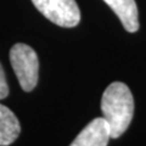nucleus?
Listing matches in <instances>:
<instances>
[{
  "mask_svg": "<svg viewBox=\"0 0 146 146\" xmlns=\"http://www.w3.org/2000/svg\"><path fill=\"white\" fill-rule=\"evenodd\" d=\"M21 133V125L15 113L0 104V146L11 145Z\"/></svg>",
  "mask_w": 146,
  "mask_h": 146,
  "instance_id": "423d86ee",
  "label": "nucleus"
},
{
  "mask_svg": "<svg viewBox=\"0 0 146 146\" xmlns=\"http://www.w3.org/2000/svg\"><path fill=\"white\" fill-rule=\"evenodd\" d=\"M101 111L111 128V138H119L128 129L134 115V99L128 85L122 82L110 84L102 94Z\"/></svg>",
  "mask_w": 146,
  "mask_h": 146,
  "instance_id": "f257e3e1",
  "label": "nucleus"
},
{
  "mask_svg": "<svg viewBox=\"0 0 146 146\" xmlns=\"http://www.w3.org/2000/svg\"><path fill=\"white\" fill-rule=\"evenodd\" d=\"M7 95H9V85L6 82L4 68L1 66V63H0V100L7 98Z\"/></svg>",
  "mask_w": 146,
  "mask_h": 146,
  "instance_id": "0eeeda50",
  "label": "nucleus"
},
{
  "mask_svg": "<svg viewBox=\"0 0 146 146\" xmlns=\"http://www.w3.org/2000/svg\"><path fill=\"white\" fill-rule=\"evenodd\" d=\"M111 139V128L105 117H98L86 125L71 146H106Z\"/></svg>",
  "mask_w": 146,
  "mask_h": 146,
  "instance_id": "20e7f679",
  "label": "nucleus"
},
{
  "mask_svg": "<svg viewBox=\"0 0 146 146\" xmlns=\"http://www.w3.org/2000/svg\"><path fill=\"white\" fill-rule=\"evenodd\" d=\"M42 15L52 23L72 28L80 22V11L76 0H32Z\"/></svg>",
  "mask_w": 146,
  "mask_h": 146,
  "instance_id": "7ed1b4c3",
  "label": "nucleus"
},
{
  "mask_svg": "<svg viewBox=\"0 0 146 146\" xmlns=\"http://www.w3.org/2000/svg\"><path fill=\"white\" fill-rule=\"evenodd\" d=\"M122 22L124 29L135 33L139 29V12L135 0H104Z\"/></svg>",
  "mask_w": 146,
  "mask_h": 146,
  "instance_id": "39448f33",
  "label": "nucleus"
},
{
  "mask_svg": "<svg viewBox=\"0 0 146 146\" xmlns=\"http://www.w3.org/2000/svg\"><path fill=\"white\" fill-rule=\"evenodd\" d=\"M10 62L25 91H32L39 78V58L29 45L23 43L15 44L10 50Z\"/></svg>",
  "mask_w": 146,
  "mask_h": 146,
  "instance_id": "f03ea898",
  "label": "nucleus"
}]
</instances>
